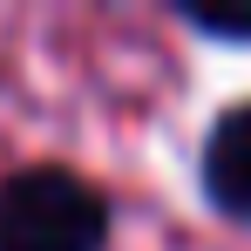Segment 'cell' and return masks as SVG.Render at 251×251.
<instances>
[{
  "instance_id": "obj_1",
  "label": "cell",
  "mask_w": 251,
  "mask_h": 251,
  "mask_svg": "<svg viewBox=\"0 0 251 251\" xmlns=\"http://www.w3.org/2000/svg\"><path fill=\"white\" fill-rule=\"evenodd\" d=\"M109 204L75 170H21L0 183V251H102Z\"/></svg>"
},
{
  "instance_id": "obj_2",
  "label": "cell",
  "mask_w": 251,
  "mask_h": 251,
  "mask_svg": "<svg viewBox=\"0 0 251 251\" xmlns=\"http://www.w3.org/2000/svg\"><path fill=\"white\" fill-rule=\"evenodd\" d=\"M204 190H210L217 210L251 217V102L231 109L224 123L210 129V143H204Z\"/></svg>"
},
{
  "instance_id": "obj_3",
  "label": "cell",
  "mask_w": 251,
  "mask_h": 251,
  "mask_svg": "<svg viewBox=\"0 0 251 251\" xmlns=\"http://www.w3.org/2000/svg\"><path fill=\"white\" fill-rule=\"evenodd\" d=\"M183 21H190V27H204V34H217V41H251V7L190 0V7H183Z\"/></svg>"
}]
</instances>
